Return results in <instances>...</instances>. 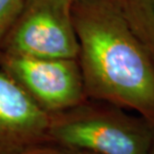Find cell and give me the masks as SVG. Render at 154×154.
Returning a JSON list of instances; mask_svg holds the SVG:
<instances>
[{
    "instance_id": "obj_1",
    "label": "cell",
    "mask_w": 154,
    "mask_h": 154,
    "mask_svg": "<svg viewBox=\"0 0 154 154\" xmlns=\"http://www.w3.org/2000/svg\"><path fill=\"white\" fill-rule=\"evenodd\" d=\"M124 0H75L77 61L88 99L132 109L154 126V64L132 31Z\"/></svg>"
},
{
    "instance_id": "obj_2",
    "label": "cell",
    "mask_w": 154,
    "mask_h": 154,
    "mask_svg": "<svg viewBox=\"0 0 154 154\" xmlns=\"http://www.w3.org/2000/svg\"><path fill=\"white\" fill-rule=\"evenodd\" d=\"M154 126L104 101L86 99L50 114L48 143L77 153L147 154Z\"/></svg>"
},
{
    "instance_id": "obj_3",
    "label": "cell",
    "mask_w": 154,
    "mask_h": 154,
    "mask_svg": "<svg viewBox=\"0 0 154 154\" xmlns=\"http://www.w3.org/2000/svg\"><path fill=\"white\" fill-rule=\"evenodd\" d=\"M70 0H27L0 46L6 54L77 59L79 44Z\"/></svg>"
},
{
    "instance_id": "obj_4",
    "label": "cell",
    "mask_w": 154,
    "mask_h": 154,
    "mask_svg": "<svg viewBox=\"0 0 154 154\" xmlns=\"http://www.w3.org/2000/svg\"><path fill=\"white\" fill-rule=\"evenodd\" d=\"M0 69L49 115L88 99L77 59L36 58L0 52Z\"/></svg>"
},
{
    "instance_id": "obj_5",
    "label": "cell",
    "mask_w": 154,
    "mask_h": 154,
    "mask_svg": "<svg viewBox=\"0 0 154 154\" xmlns=\"http://www.w3.org/2000/svg\"><path fill=\"white\" fill-rule=\"evenodd\" d=\"M50 115L0 71V154H18L48 143Z\"/></svg>"
},
{
    "instance_id": "obj_6",
    "label": "cell",
    "mask_w": 154,
    "mask_h": 154,
    "mask_svg": "<svg viewBox=\"0 0 154 154\" xmlns=\"http://www.w3.org/2000/svg\"><path fill=\"white\" fill-rule=\"evenodd\" d=\"M123 8L129 26L154 64V0H124Z\"/></svg>"
},
{
    "instance_id": "obj_7",
    "label": "cell",
    "mask_w": 154,
    "mask_h": 154,
    "mask_svg": "<svg viewBox=\"0 0 154 154\" xmlns=\"http://www.w3.org/2000/svg\"><path fill=\"white\" fill-rule=\"evenodd\" d=\"M27 0H0V46Z\"/></svg>"
},
{
    "instance_id": "obj_8",
    "label": "cell",
    "mask_w": 154,
    "mask_h": 154,
    "mask_svg": "<svg viewBox=\"0 0 154 154\" xmlns=\"http://www.w3.org/2000/svg\"><path fill=\"white\" fill-rule=\"evenodd\" d=\"M18 154H77L76 152L70 151L68 149L62 148L57 145H49L47 146V143L37 145L31 148H28L24 151L18 153Z\"/></svg>"
},
{
    "instance_id": "obj_9",
    "label": "cell",
    "mask_w": 154,
    "mask_h": 154,
    "mask_svg": "<svg viewBox=\"0 0 154 154\" xmlns=\"http://www.w3.org/2000/svg\"><path fill=\"white\" fill-rule=\"evenodd\" d=\"M147 154H154V130H153V135H152V139H151V143H150L149 149Z\"/></svg>"
},
{
    "instance_id": "obj_10",
    "label": "cell",
    "mask_w": 154,
    "mask_h": 154,
    "mask_svg": "<svg viewBox=\"0 0 154 154\" xmlns=\"http://www.w3.org/2000/svg\"><path fill=\"white\" fill-rule=\"evenodd\" d=\"M77 154H92V153H84V152H82V153H77Z\"/></svg>"
},
{
    "instance_id": "obj_11",
    "label": "cell",
    "mask_w": 154,
    "mask_h": 154,
    "mask_svg": "<svg viewBox=\"0 0 154 154\" xmlns=\"http://www.w3.org/2000/svg\"><path fill=\"white\" fill-rule=\"evenodd\" d=\"M70 1H72V2H74V1H75V0H70Z\"/></svg>"
}]
</instances>
